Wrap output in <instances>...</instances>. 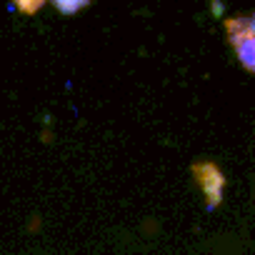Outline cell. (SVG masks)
Segmentation results:
<instances>
[{"mask_svg": "<svg viewBox=\"0 0 255 255\" xmlns=\"http://www.w3.org/2000/svg\"><path fill=\"white\" fill-rule=\"evenodd\" d=\"M53 3H55V8H58L60 13L73 15V13H78L80 8H85L90 0H53Z\"/></svg>", "mask_w": 255, "mask_h": 255, "instance_id": "obj_3", "label": "cell"}, {"mask_svg": "<svg viewBox=\"0 0 255 255\" xmlns=\"http://www.w3.org/2000/svg\"><path fill=\"white\" fill-rule=\"evenodd\" d=\"M228 38L238 50V58L245 70H255V38H253V18H235L225 23Z\"/></svg>", "mask_w": 255, "mask_h": 255, "instance_id": "obj_1", "label": "cell"}, {"mask_svg": "<svg viewBox=\"0 0 255 255\" xmlns=\"http://www.w3.org/2000/svg\"><path fill=\"white\" fill-rule=\"evenodd\" d=\"M193 175H195V180L200 183V188L208 198V208H215L223 198V183H225L223 173L213 163H198V165H193Z\"/></svg>", "mask_w": 255, "mask_h": 255, "instance_id": "obj_2", "label": "cell"}, {"mask_svg": "<svg viewBox=\"0 0 255 255\" xmlns=\"http://www.w3.org/2000/svg\"><path fill=\"white\" fill-rule=\"evenodd\" d=\"M13 3L18 5V10H20V13H25V15H33V13H38V10L43 8V3H45V0H13Z\"/></svg>", "mask_w": 255, "mask_h": 255, "instance_id": "obj_4", "label": "cell"}]
</instances>
